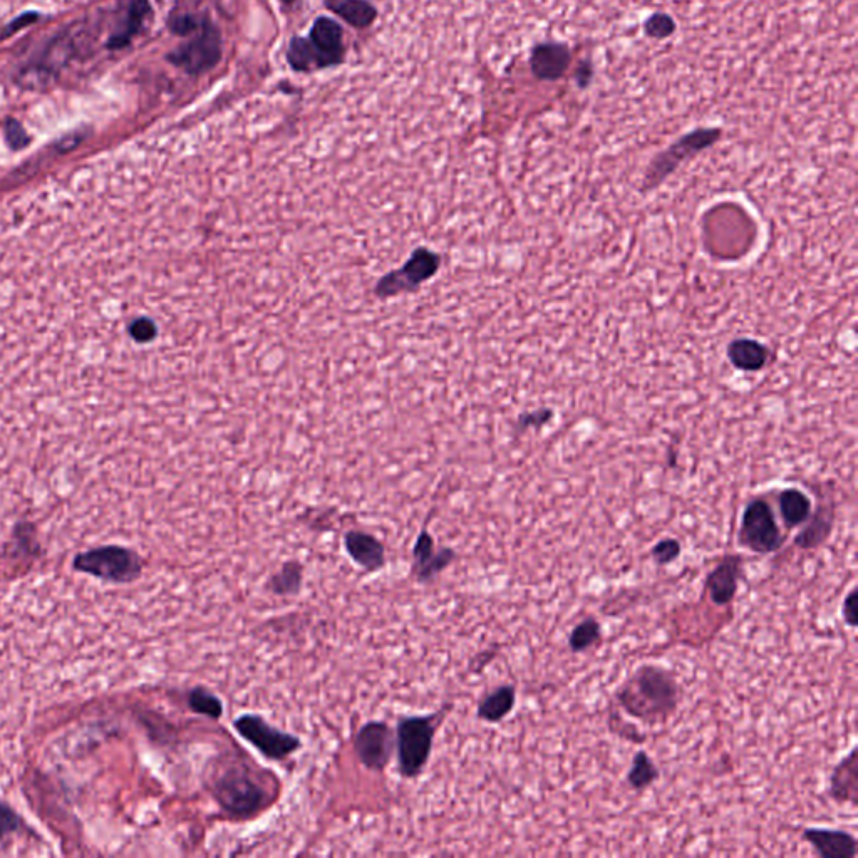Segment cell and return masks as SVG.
Listing matches in <instances>:
<instances>
[{
  "label": "cell",
  "instance_id": "cell-1",
  "mask_svg": "<svg viewBox=\"0 0 858 858\" xmlns=\"http://www.w3.org/2000/svg\"><path fill=\"white\" fill-rule=\"evenodd\" d=\"M619 708L647 726L666 723L681 701L678 679L666 667L644 664L637 667L616 693Z\"/></svg>",
  "mask_w": 858,
  "mask_h": 858
},
{
  "label": "cell",
  "instance_id": "cell-2",
  "mask_svg": "<svg viewBox=\"0 0 858 858\" xmlns=\"http://www.w3.org/2000/svg\"><path fill=\"white\" fill-rule=\"evenodd\" d=\"M213 795L228 815L237 818L252 817L265 803L264 788L240 766H230L215 776Z\"/></svg>",
  "mask_w": 858,
  "mask_h": 858
},
{
  "label": "cell",
  "instance_id": "cell-3",
  "mask_svg": "<svg viewBox=\"0 0 858 858\" xmlns=\"http://www.w3.org/2000/svg\"><path fill=\"white\" fill-rule=\"evenodd\" d=\"M73 565L81 574L93 575L96 579L108 580L113 584H130L143 572L140 555L119 545L93 548L78 554Z\"/></svg>",
  "mask_w": 858,
  "mask_h": 858
},
{
  "label": "cell",
  "instance_id": "cell-4",
  "mask_svg": "<svg viewBox=\"0 0 858 858\" xmlns=\"http://www.w3.org/2000/svg\"><path fill=\"white\" fill-rule=\"evenodd\" d=\"M435 731V721L431 716H413L399 721L396 746L399 771L404 776L414 778L424 770L433 750Z\"/></svg>",
  "mask_w": 858,
  "mask_h": 858
},
{
  "label": "cell",
  "instance_id": "cell-5",
  "mask_svg": "<svg viewBox=\"0 0 858 858\" xmlns=\"http://www.w3.org/2000/svg\"><path fill=\"white\" fill-rule=\"evenodd\" d=\"M738 540L741 547L758 555L775 554L783 547L785 535L778 527L775 512L770 507V503L763 498H756L746 505L741 518Z\"/></svg>",
  "mask_w": 858,
  "mask_h": 858
},
{
  "label": "cell",
  "instance_id": "cell-6",
  "mask_svg": "<svg viewBox=\"0 0 858 858\" xmlns=\"http://www.w3.org/2000/svg\"><path fill=\"white\" fill-rule=\"evenodd\" d=\"M222 59V34L218 27L205 16L197 36L192 41L171 52L170 61L190 74L207 73Z\"/></svg>",
  "mask_w": 858,
  "mask_h": 858
},
{
  "label": "cell",
  "instance_id": "cell-7",
  "mask_svg": "<svg viewBox=\"0 0 858 858\" xmlns=\"http://www.w3.org/2000/svg\"><path fill=\"white\" fill-rule=\"evenodd\" d=\"M719 138H721V130L718 128H701V130L693 131V133L684 136L678 143H674L671 148H667L664 153L657 156L656 160L652 161L649 170H647L646 178H644V188L649 190V188L657 187L684 160H688L699 151L713 146Z\"/></svg>",
  "mask_w": 858,
  "mask_h": 858
},
{
  "label": "cell",
  "instance_id": "cell-8",
  "mask_svg": "<svg viewBox=\"0 0 858 858\" xmlns=\"http://www.w3.org/2000/svg\"><path fill=\"white\" fill-rule=\"evenodd\" d=\"M233 726L243 740L249 741L250 745L270 760H284L300 748V741L294 734L272 728L265 719L254 714H243Z\"/></svg>",
  "mask_w": 858,
  "mask_h": 858
},
{
  "label": "cell",
  "instance_id": "cell-9",
  "mask_svg": "<svg viewBox=\"0 0 858 858\" xmlns=\"http://www.w3.org/2000/svg\"><path fill=\"white\" fill-rule=\"evenodd\" d=\"M393 733L388 724L373 721L356 736V753L369 770L383 771L393 755Z\"/></svg>",
  "mask_w": 858,
  "mask_h": 858
},
{
  "label": "cell",
  "instance_id": "cell-10",
  "mask_svg": "<svg viewBox=\"0 0 858 858\" xmlns=\"http://www.w3.org/2000/svg\"><path fill=\"white\" fill-rule=\"evenodd\" d=\"M745 570V560L740 554L724 555L719 564L706 577V592L716 607L733 604L738 594L740 580Z\"/></svg>",
  "mask_w": 858,
  "mask_h": 858
},
{
  "label": "cell",
  "instance_id": "cell-11",
  "mask_svg": "<svg viewBox=\"0 0 858 858\" xmlns=\"http://www.w3.org/2000/svg\"><path fill=\"white\" fill-rule=\"evenodd\" d=\"M309 44L316 59V69L331 68L344 61L341 26L329 17H319L314 22Z\"/></svg>",
  "mask_w": 858,
  "mask_h": 858
},
{
  "label": "cell",
  "instance_id": "cell-12",
  "mask_svg": "<svg viewBox=\"0 0 858 858\" xmlns=\"http://www.w3.org/2000/svg\"><path fill=\"white\" fill-rule=\"evenodd\" d=\"M802 838L810 843L822 858L857 857V838L845 830L810 827L803 830Z\"/></svg>",
  "mask_w": 858,
  "mask_h": 858
},
{
  "label": "cell",
  "instance_id": "cell-13",
  "mask_svg": "<svg viewBox=\"0 0 858 858\" xmlns=\"http://www.w3.org/2000/svg\"><path fill=\"white\" fill-rule=\"evenodd\" d=\"M858 750L852 748L832 770L828 780V795L838 805H858Z\"/></svg>",
  "mask_w": 858,
  "mask_h": 858
},
{
  "label": "cell",
  "instance_id": "cell-14",
  "mask_svg": "<svg viewBox=\"0 0 858 858\" xmlns=\"http://www.w3.org/2000/svg\"><path fill=\"white\" fill-rule=\"evenodd\" d=\"M572 63V52L569 47L557 42H543L533 47L530 56V66L538 79L555 81L564 76Z\"/></svg>",
  "mask_w": 858,
  "mask_h": 858
},
{
  "label": "cell",
  "instance_id": "cell-15",
  "mask_svg": "<svg viewBox=\"0 0 858 858\" xmlns=\"http://www.w3.org/2000/svg\"><path fill=\"white\" fill-rule=\"evenodd\" d=\"M414 572L421 582L433 579L443 572L455 560V552L451 548H441L435 552V542L426 530L419 533L413 550Z\"/></svg>",
  "mask_w": 858,
  "mask_h": 858
},
{
  "label": "cell",
  "instance_id": "cell-16",
  "mask_svg": "<svg viewBox=\"0 0 858 858\" xmlns=\"http://www.w3.org/2000/svg\"><path fill=\"white\" fill-rule=\"evenodd\" d=\"M344 547L349 557L367 572L383 569L386 562L383 543L373 535L364 532H347L344 537Z\"/></svg>",
  "mask_w": 858,
  "mask_h": 858
},
{
  "label": "cell",
  "instance_id": "cell-17",
  "mask_svg": "<svg viewBox=\"0 0 858 858\" xmlns=\"http://www.w3.org/2000/svg\"><path fill=\"white\" fill-rule=\"evenodd\" d=\"M835 512L832 507L822 505L817 512L810 515L807 522L803 523L802 530L795 537V545L802 550H815L822 547L832 535Z\"/></svg>",
  "mask_w": 858,
  "mask_h": 858
},
{
  "label": "cell",
  "instance_id": "cell-18",
  "mask_svg": "<svg viewBox=\"0 0 858 858\" xmlns=\"http://www.w3.org/2000/svg\"><path fill=\"white\" fill-rule=\"evenodd\" d=\"M517 704V689L515 686L505 684L498 686L490 693L486 694L485 698L481 699L478 704V718L486 723H500L503 719L512 714Z\"/></svg>",
  "mask_w": 858,
  "mask_h": 858
},
{
  "label": "cell",
  "instance_id": "cell-19",
  "mask_svg": "<svg viewBox=\"0 0 858 858\" xmlns=\"http://www.w3.org/2000/svg\"><path fill=\"white\" fill-rule=\"evenodd\" d=\"M781 518L786 528L802 527L813 512L812 500L798 488H788L778 498Z\"/></svg>",
  "mask_w": 858,
  "mask_h": 858
},
{
  "label": "cell",
  "instance_id": "cell-20",
  "mask_svg": "<svg viewBox=\"0 0 858 858\" xmlns=\"http://www.w3.org/2000/svg\"><path fill=\"white\" fill-rule=\"evenodd\" d=\"M326 7L357 29H366L378 17V11L367 0H326Z\"/></svg>",
  "mask_w": 858,
  "mask_h": 858
},
{
  "label": "cell",
  "instance_id": "cell-21",
  "mask_svg": "<svg viewBox=\"0 0 858 858\" xmlns=\"http://www.w3.org/2000/svg\"><path fill=\"white\" fill-rule=\"evenodd\" d=\"M728 357L731 364L738 369L758 371L766 364L768 349L760 342L740 339L728 347Z\"/></svg>",
  "mask_w": 858,
  "mask_h": 858
},
{
  "label": "cell",
  "instance_id": "cell-22",
  "mask_svg": "<svg viewBox=\"0 0 858 858\" xmlns=\"http://www.w3.org/2000/svg\"><path fill=\"white\" fill-rule=\"evenodd\" d=\"M661 778V771L646 751H637L632 758V765L627 771L626 780L632 790L646 791Z\"/></svg>",
  "mask_w": 858,
  "mask_h": 858
},
{
  "label": "cell",
  "instance_id": "cell-23",
  "mask_svg": "<svg viewBox=\"0 0 858 858\" xmlns=\"http://www.w3.org/2000/svg\"><path fill=\"white\" fill-rule=\"evenodd\" d=\"M602 641V626L594 617H585L572 629L569 636L570 651L575 654L587 652Z\"/></svg>",
  "mask_w": 858,
  "mask_h": 858
},
{
  "label": "cell",
  "instance_id": "cell-24",
  "mask_svg": "<svg viewBox=\"0 0 858 858\" xmlns=\"http://www.w3.org/2000/svg\"><path fill=\"white\" fill-rule=\"evenodd\" d=\"M302 587V565L297 562L285 564L280 572L272 575L269 580L270 592L275 595H295L299 594Z\"/></svg>",
  "mask_w": 858,
  "mask_h": 858
},
{
  "label": "cell",
  "instance_id": "cell-25",
  "mask_svg": "<svg viewBox=\"0 0 858 858\" xmlns=\"http://www.w3.org/2000/svg\"><path fill=\"white\" fill-rule=\"evenodd\" d=\"M188 706L193 713L202 714L207 718L218 719L223 713L222 701L205 689H193L192 693L188 694Z\"/></svg>",
  "mask_w": 858,
  "mask_h": 858
},
{
  "label": "cell",
  "instance_id": "cell-26",
  "mask_svg": "<svg viewBox=\"0 0 858 858\" xmlns=\"http://www.w3.org/2000/svg\"><path fill=\"white\" fill-rule=\"evenodd\" d=\"M287 61L294 71H309V69L316 68V59H314V52H312L309 39L294 37L290 41L289 51H287Z\"/></svg>",
  "mask_w": 858,
  "mask_h": 858
},
{
  "label": "cell",
  "instance_id": "cell-27",
  "mask_svg": "<svg viewBox=\"0 0 858 858\" xmlns=\"http://www.w3.org/2000/svg\"><path fill=\"white\" fill-rule=\"evenodd\" d=\"M609 728L612 733L616 734L617 738L631 741L634 745H642V743H646L647 741L646 733H642L636 724L629 723V721L622 718L619 711H610Z\"/></svg>",
  "mask_w": 858,
  "mask_h": 858
},
{
  "label": "cell",
  "instance_id": "cell-28",
  "mask_svg": "<svg viewBox=\"0 0 858 858\" xmlns=\"http://www.w3.org/2000/svg\"><path fill=\"white\" fill-rule=\"evenodd\" d=\"M683 554V545L678 538H662L652 547L651 557L657 565L674 564Z\"/></svg>",
  "mask_w": 858,
  "mask_h": 858
},
{
  "label": "cell",
  "instance_id": "cell-29",
  "mask_svg": "<svg viewBox=\"0 0 858 858\" xmlns=\"http://www.w3.org/2000/svg\"><path fill=\"white\" fill-rule=\"evenodd\" d=\"M644 32H646L647 37L661 41V39H667V37H671L676 32V22H674L671 16L662 14V12L652 14L644 22Z\"/></svg>",
  "mask_w": 858,
  "mask_h": 858
},
{
  "label": "cell",
  "instance_id": "cell-30",
  "mask_svg": "<svg viewBox=\"0 0 858 858\" xmlns=\"http://www.w3.org/2000/svg\"><path fill=\"white\" fill-rule=\"evenodd\" d=\"M19 827H21L19 815L11 807H7L6 803L0 802V838L16 832Z\"/></svg>",
  "mask_w": 858,
  "mask_h": 858
},
{
  "label": "cell",
  "instance_id": "cell-31",
  "mask_svg": "<svg viewBox=\"0 0 858 858\" xmlns=\"http://www.w3.org/2000/svg\"><path fill=\"white\" fill-rule=\"evenodd\" d=\"M857 604L858 590L857 587H853V589L848 592L847 597H845L842 604L843 622H845L848 627H852V629H855L858 624Z\"/></svg>",
  "mask_w": 858,
  "mask_h": 858
},
{
  "label": "cell",
  "instance_id": "cell-32",
  "mask_svg": "<svg viewBox=\"0 0 858 858\" xmlns=\"http://www.w3.org/2000/svg\"><path fill=\"white\" fill-rule=\"evenodd\" d=\"M590 78H592V69H590L589 64H582L579 73H577V81H579L580 86L585 88L589 84Z\"/></svg>",
  "mask_w": 858,
  "mask_h": 858
},
{
  "label": "cell",
  "instance_id": "cell-33",
  "mask_svg": "<svg viewBox=\"0 0 858 858\" xmlns=\"http://www.w3.org/2000/svg\"><path fill=\"white\" fill-rule=\"evenodd\" d=\"M282 2H284V4H292L294 0H282Z\"/></svg>",
  "mask_w": 858,
  "mask_h": 858
}]
</instances>
